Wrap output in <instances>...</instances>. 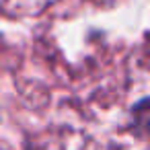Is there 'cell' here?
Returning a JSON list of instances; mask_svg holds the SVG:
<instances>
[]
</instances>
